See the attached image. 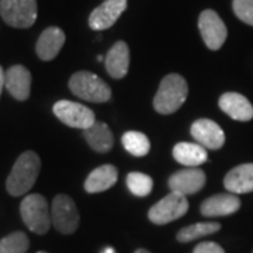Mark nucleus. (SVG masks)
<instances>
[{"instance_id":"nucleus-1","label":"nucleus","mask_w":253,"mask_h":253,"mask_svg":"<svg viewBox=\"0 0 253 253\" xmlns=\"http://www.w3.org/2000/svg\"><path fill=\"white\" fill-rule=\"evenodd\" d=\"M40 170L41 159L36 152L27 151L20 155L6 180L7 193L13 197L24 196L36 184Z\"/></svg>"},{"instance_id":"nucleus-2","label":"nucleus","mask_w":253,"mask_h":253,"mask_svg":"<svg viewBox=\"0 0 253 253\" xmlns=\"http://www.w3.org/2000/svg\"><path fill=\"white\" fill-rule=\"evenodd\" d=\"M187 96L189 84L186 79L177 73L166 75L155 94L154 107L159 114L163 116L173 114L184 104Z\"/></svg>"},{"instance_id":"nucleus-3","label":"nucleus","mask_w":253,"mask_h":253,"mask_svg":"<svg viewBox=\"0 0 253 253\" xmlns=\"http://www.w3.org/2000/svg\"><path fill=\"white\" fill-rule=\"evenodd\" d=\"M69 89L76 97L90 103H106L111 99L109 84L89 71L73 73L69 79Z\"/></svg>"},{"instance_id":"nucleus-4","label":"nucleus","mask_w":253,"mask_h":253,"mask_svg":"<svg viewBox=\"0 0 253 253\" xmlns=\"http://www.w3.org/2000/svg\"><path fill=\"white\" fill-rule=\"evenodd\" d=\"M20 214L30 231L44 235L52 225L48 201L41 194H28L20 204Z\"/></svg>"},{"instance_id":"nucleus-5","label":"nucleus","mask_w":253,"mask_h":253,"mask_svg":"<svg viewBox=\"0 0 253 253\" xmlns=\"http://www.w3.org/2000/svg\"><path fill=\"white\" fill-rule=\"evenodd\" d=\"M37 14V0H0V16L10 27H33Z\"/></svg>"},{"instance_id":"nucleus-6","label":"nucleus","mask_w":253,"mask_h":253,"mask_svg":"<svg viewBox=\"0 0 253 253\" xmlns=\"http://www.w3.org/2000/svg\"><path fill=\"white\" fill-rule=\"evenodd\" d=\"M187 211H189L187 197L180 193L170 191L166 197H163L161 201H158L151 207L148 212V218L155 225H166L183 217Z\"/></svg>"},{"instance_id":"nucleus-7","label":"nucleus","mask_w":253,"mask_h":253,"mask_svg":"<svg viewBox=\"0 0 253 253\" xmlns=\"http://www.w3.org/2000/svg\"><path fill=\"white\" fill-rule=\"evenodd\" d=\"M79 221V211L72 197L66 194H58L51 207V222L55 229L63 235H71L78 229Z\"/></svg>"},{"instance_id":"nucleus-8","label":"nucleus","mask_w":253,"mask_h":253,"mask_svg":"<svg viewBox=\"0 0 253 253\" xmlns=\"http://www.w3.org/2000/svg\"><path fill=\"white\" fill-rule=\"evenodd\" d=\"M199 30L204 44L211 51H218L225 44L228 30L215 10H203L199 16Z\"/></svg>"},{"instance_id":"nucleus-9","label":"nucleus","mask_w":253,"mask_h":253,"mask_svg":"<svg viewBox=\"0 0 253 253\" xmlns=\"http://www.w3.org/2000/svg\"><path fill=\"white\" fill-rule=\"evenodd\" d=\"M54 114L65 126L86 129L96 123V116L89 107L69 100H59L54 104Z\"/></svg>"},{"instance_id":"nucleus-10","label":"nucleus","mask_w":253,"mask_h":253,"mask_svg":"<svg viewBox=\"0 0 253 253\" xmlns=\"http://www.w3.org/2000/svg\"><path fill=\"white\" fill-rule=\"evenodd\" d=\"M128 0H106L93 10L89 16V27L94 31H103L113 27L126 11Z\"/></svg>"},{"instance_id":"nucleus-11","label":"nucleus","mask_w":253,"mask_h":253,"mask_svg":"<svg viewBox=\"0 0 253 253\" xmlns=\"http://www.w3.org/2000/svg\"><path fill=\"white\" fill-rule=\"evenodd\" d=\"M191 136L206 149H221L225 144V132L215 121L201 118L190 128Z\"/></svg>"},{"instance_id":"nucleus-12","label":"nucleus","mask_w":253,"mask_h":253,"mask_svg":"<svg viewBox=\"0 0 253 253\" xmlns=\"http://www.w3.org/2000/svg\"><path fill=\"white\" fill-rule=\"evenodd\" d=\"M169 189L183 196L196 194L206 184V173L200 168H186L169 177Z\"/></svg>"},{"instance_id":"nucleus-13","label":"nucleus","mask_w":253,"mask_h":253,"mask_svg":"<svg viewBox=\"0 0 253 253\" xmlns=\"http://www.w3.org/2000/svg\"><path fill=\"white\" fill-rule=\"evenodd\" d=\"M241 208V200L232 193H221L211 196L203 201L200 206V212L204 217H226L232 215Z\"/></svg>"},{"instance_id":"nucleus-14","label":"nucleus","mask_w":253,"mask_h":253,"mask_svg":"<svg viewBox=\"0 0 253 253\" xmlns=\"http://www.w3.org/2000/svg\"><path fill=\"white\" fill-rule=\"evenodd\" d=\"M4 89L11 97L18 101H24L31 93V73L23 65H13L6 71Z\"/></svg>"},{"instance_id":"nucleus-15","label":"nucleus","mask_w":253,"mask_h":253,"mask_svg":"<svg viewBox=\"0 0 253 253\" xmlns=\"http://www.w3.org/2000/svg\"><path fill=\"white\" fill-rule=\"evenodd\" d=\"M219 109L225 113L226 116L241 123L251 121L253 118V106L244 94L236 91L224 93L218 100Z\"/></svg>"},{"instance_id":"nucleus-16","label":"nucleus","mask_w":253,"mask_h":253,"mask_svg":"<svg viewBox=\"0 0 253 253\" xmlns=\"http://www.w3.org/2000/svg\"><path fill=\"white\" fill-rule=\"evenodd\" d=\"M65 33L59 27L45 28L38 37L36 44V52L41 61H52L65 44Z\"/></svg>"},{"instance_id":"nucleus-17","label":"nucleus","mask_w":253,"mask_h":253,"mask_svg":"<svg viewBox=\"0 0 253 253\" xmlns=\"http://www.w3.org/2000/svg\"><path fill=\"white\" fill-rule=\"evenodd\" d=\"M106 69L111 78L123 79L129 69V48L126 41H117L106 55Z\"/></svg>"},{"instance_id":"nucleus-18","label":"nucleus","mask_w":253,"mask_h":253,"mask_svg":"<svg viewBox=\"0 0 253 253\" xmlns=\"http://www.w3.org/2000/svg\"><path fill=\"white\" fill-rule=\"evenodd\" d=\"M225 189L232 194L253 191V163H244L231 169L224 177Z\"/></svg>"},{"instance_id":"nucleus-19","label":"nucleus","mask_w":253,"mask_h":253,"mask_svg":"<svg viewBox=\"0 0 253 253\" xmlns=\"http://www.w3.org/2000/svg\"><path fill=\"white\" fill-rule=\"evenodd\" d=\"M118 179V170L113 165H101L91 170L84 181V190L87 193H103L111 189Z\"/></svg>"},{"instance_id":"nucleus-20","label":"nucleus","mask_w":253,"mask_h":253,"mask_svg":"<svg viewBox=\"0 0 253 253\" xmlns=\"http://www.w3.org/2000/svg\"><path fill=\"white\" fill-rule=\"evenodd\" d=\"M83 136L91 149L100 154H106L111 151L114 145V136L111 129L106 123L101 121H96L91 126L83 129Z\"/></svg>"},{"instance_id":"nucleus-21","label":"nucleus","mask_w":253,"mask_h":253,"mask_svg":"<svg viewBox=\"0 0 253 253\" xmlns=\"http://www.w3.org/2000/svg\"><path fill=\"white\" fill-rule=\"evenodd\" d=\"M173 158L186 168H199L207 162V149L200 144L193 142H179L173 148Z\"/></svg>"},{"instance_id":"nucleus-22","label":"nucleus","mask_w":253,"mask_h":253,"mask_svg":"<svg viewBox=\"0 0 253 253\" xmlns=\"http://www.w3.org/2000/svg\"><path fill=\"white\" fill-rule=\"evenodd\" d=\"M219 229H221L219 222H196V224L181 228L176 235V239L181 244H187L191 241L200 239L203 236L212 235V234L218 232Z\"/></svg>"},{"instance_id":"nucleus-23","label":"nucleus","mask_w":253,"mask_h":253,"mask_svg":"<svg viewBox=\"0 0 253 253\" xmlns=\"http://www.w3.org/2000/svg\"><path fill=\"white\" fill-rule=\"evenodd\" d=\"M121 142L124 145L126 152L132 156H136V158L148 155L149 149H151V142H149L148 136L142 132H138V131L126 132L121 138Z\"/></svg>"},{"instance_id":"nucleus-24","label":"nucleus","mask_w":253,"mask_h":253,"mask_svg":"<svg viewBox=\"0 0 253 253\" xmlns=\"http://www.w3.org/2000/svg\"><path fill=\"white\" fill-rule=\"evenodd\" d=\"M126 187L136 197H146L154 189V180L145 173L131 172L126 176Z\"/></svg>"},{"instance_id":"nucleus-25","label":"nucleus","mask_w":253,"mask_h":253,"mask_svg":"<svg viewBox=\"0 0 253 253\" xmlns=\"http://www.w3.org/2000/svg\"><path fill=\"white\" fill-rule=\"evenodd\" d=\"M30 246L24 232H13L0 239V253H26Z\"/></svg>"},{"instance_id":"nucleus-26","label":"nucleus","mask_w":253,"mask_h":253,"mask_svg":"<svg viewBox=\"0 0 253 253\" xmlns=\"http://www.w3.org/2000/svg\"><path fill=\"white\" fill-rule=\"evenodd\" d=\"M232 10L242 23L253 27V0H232Z\"/></svg>"},{"instance_id":"nucleus-27","label":"nucleus","mask_w":253,"mask_h":253,"mask_svg":"<svg viewBox=\"0 0 253 253\" xmlns=\"http://www.w3.org/2000/svg\"><path fill=\"white\" fill-rule=\"evenodd\" d=\"M193 253H225V251L215 242H201L194 248Z\"/></svg>"},{"instance_id":"nucleus-28","label":"nucleus","mask_w":253,"mask_h":253,"mask_svg":"<svg viewBox=\"0 0 253 253\" xmlns=\"http://www.w3.org/2000/svg\"><path fill=\"white\" fill-rule=\"evenodd\" d=\"M4 76H6V72H4L3 68L0 66V94H1V91L4 89Z\"/></svg>"},{"instance_id":"nucleus-29","label":"nucleus","mask_w":253,"mask_h":253,"mask_svg":"<svg viewBox=\"0 0 253 253\" xmlns=\"http://www.w3.org/2000/svg\"><path fill=\"white\" fill-rule=\"evenodd\" d=\"M134 253H151L149 251H146V249H136Z\"/></svg>"},{"instance_id":"nucleus-30","label":"nucleus","mask_w":253,"mask_h":253,"mask_svg":"<svg viewBox=\"0 0 253 253\" xmlns=\"http://www.w3.org/2000/svg\"><path fill=\"white\" fill-rule=\"evenodd\" d=\"M103 253H114V249H113V248H107V249H104V252Z\"/></svg>"},{"instance_id":"nucleus-31","label":"nucleus","mask_w":253,"mask_h":253,"mask_svg":"<svg viewBox=\"0 0 253 253\" xmlns=\"http://www.w3.org/2000/svg\"><path fill=\"white\" fill-rule=\"evenodd\" d=\"M37 253H48V252H37Z\"/></svg>"},{"instance_id":"nucleus-32","label":"nucleus","mask_w":253,"mask_h":253,"mask_svg":"<svg viewBox=\"0 0 253 253\" xmlns=\"http://www.w3.org/2000/svg\"><path fill=\"white\" fill-rule=\"evenodd\" d=\"M252 253H253V252H252Z\"/></svg>"}]
</instances>
